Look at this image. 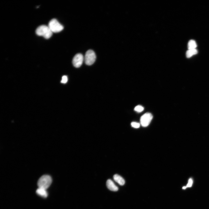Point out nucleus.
I'll list each match as a JSON object with an SVG mask.
<instances>
[{
  "mask_svg": "<svg viewBox=\"0 0 209 209\" xmlns=\"http://www.w3.org/2000/svg\"><path fill=\"white\" fill-rule=\"evenodd\" d=\"M197 46V44L195 41L193 40H190L188 43V49H196Z\"/></svg>",
  "mask_w": 209,
  "mask_h": 209,
  "instance_id": "11",
  "label": "nucleus"
},
{
  "mask_svg": "<svg viewBox=\"0 0 209 209\" xmlns=\"http://www.w3.org/2000/svg\"><path fill=\"white\" fill-rule=\"evenodd\" d=\"M106 185L107 188L110 190L116 191L118 190V188L115 184L113 182L111 179H108L106 182Z\"/></svg>",
  "mask_w": 209,
  "mask_h": 209,
  "instance_id": "7",
  "label": "nucleus"
},
{
  "mask_svg": "<svg viewBox=\"0 0 209 209\" xmlns=\"http://www.w3.org/2000/svg\"><path fill=\"white\" fill-rule=\"evenodd\" d=\"M186 186H184L183 187V189H185L186 188Z\"/></svg>",
  "mask_w": 209,
  "mask_h": 209,
  "instance_id": "16",
  "label": "nucleus"
},
{
  "mask_svg": "<svg viewBox=\"0 0 209 209\" xmlns=\"http://www.w3.org/2000/svg\"><path fill=\"white\" fill-rule=\"evenodd\" d=\"M52 33H57L62 31L63 26L55 19H53L49 22L48 25Z\"/></svg>",
  "mask_w": 209,
  "mask_h": 209,
  "instance_id": "3",
  "label": "nucleus"
},
{
  "mask_svg": "<svg viewBox=\"0 0 209 209\" xmlns=\"http://www.w3.org/2000/svg\"><path fill=\"white\" fill-rule=\"evenodd\" d=\"M153 116L149 113H146L142 115L140 118V122L141 125L143 127L148 126L150 123Z\"/></svg>",
  "mask_w": 209,
  "mask_h": 209,
  "instance_id": "5",
  "label": "nucleus"
},
{
  "mask_svg": "<svg viewBox=\"0 0 209 209\" xmlns=\"http://www.w3.org/2000/svg\"><path fill=\"white\" fill-rule=\"evenodd\" d=\"M134 109L135 111L140 112L143 111L144 108L142 106L138 105L136 106Z\"/></svg>",
  "mask_w": 209,
  "mask_h": 209,
  "instance_id": "12",
  "label": "nucleus"
},
{
  "mask_svg": "<svg viewBox=\"0 0 209 209\" xmlns=\"http://www.w3.org/2000/svg\"><path fill=\"white\" fill-rule=\"evenodd\" d=\"M52 179L50 176L44 175L41 176L39 179L37 184L38 188L46 190L51 185Z\"/></svg>",
  "mask_w": 209,
  "mask_h": 209,
  "instance_id": "2",
  "label": "nucleus"
},
{
  "mask_svg": "<svg viewBox=\"0 0 209 209\" xmlns=\"http://www.w3.org/2000/svg\"><path fill=\"white\" fill-rule=\"evenodd\" d=\"M84 60L83 55L80 53L76 54L74 57L72 63L74 66L76 68L80 67L82 65Z\"/></svg>",
  "mask_w": 209,
  "mask_h": 209,
  "instance_id": "6",
  "label": "nucleus"
},
{
  "mask_svg": "<svg viewBox=\"0 0 209 209\" xmlns=\"http://www.w3.org/2000/svg\"><path fill=\"white\" fill-rule=\"evenodd\" d=\"M68 81V78L67 76L66 75L63 76L62 77V79L61 80V82L62 83H66Z\"/></svg>",
  "mask_w": 209,
  "mask_h": 209,
  "instance_id": "14",
  "label": "nucleus"
},
{
  "mask_svg": "<svg viewBox=\"0 0 209 209\" xmlns=\"http://www.w3.org/2000/svg\"><path fill=\"white\" fill-rule=\"evenodd\" d=\"M192 183V180L191 179H190L186 187H190L191 186Z\"/></svg>",
  "mask_w": 209,
  "mask_h": 209,
  "instance_id": "15",
  "label": "nucleus"
},
{
  "mask_svg": "<svg viewBox=\"0 0 209 209\" xmlns=\"http://www.w3.org/2000/svg\"><path fill=\"white\" fill-rule=\"evenodd\" d=\"M131 126L135 128H138L140 126V124L137 122H132L131 123Z\"/></svg>",
  "mask_w": 209,
  "mask_h": 209,
  "instance_id": "13",
  "label": "nucleus"
},
{
  "mask_svg": "<svg viewBox=\"0 0 209 209\" xmlns=\"http://www.w3.org/2000/svg\"><path fill=\"white\" fill-rule=\"evenodd\" d=\"M35 32L37 35L42 36L46 39H49L53 34L48 26L44 25L38 26Z\"/></svg>",
  "mask_w": 209,
  "mask_h": 209,
  "instance_id": "1",
  "label": "nucleus"
},
{
  "mask_svg": "<svg viewBox=\"0 0 209 209\" xmlns=\"http://www.w3.org/2000/svg\"><path fill=\"white\" fill-rule=\"evenodd\" d=\"M197 51L196 49H188L186 52V55L187 58H189L197 54Z\"/></svg>",
  "mask_w": 209,
  "mask_h": 209,
  "instance_id": "10",
  "label": "nucleus"
},
{
  "mask_svg": "<svg viewBox=\"0 0 209 209\" xmlns=\"http://www.w3.org/2000/svg\"><path fill=\"white\" fill-rule=\"evenodd\" d=\"M96 58L95 53L93 51L88 50L86 53L84 58L85 63L88 65H92L95 62Z\"/></svg>",
  "mask_w": 209,
  "mask_h": 209,
  "instance_id": "4",
  "label": "nucleus"
},
{
  "mask_svg": "<svg viewBox=\"0 0 209 209\" xmlns=\"http://www.w3.org/2000/svg\"><path fill=\"white\" fill-rule=\"evenodd\" d=\"M113 178L115 181L121 185H123L125 183V181L124 179L121 176L117 174L114 175Z\"/></svg>",
  "mask_w": 209,
  "mask_h": 209,
  "instance_id": "8",
  "label": "nucleus"
},
{
  "mask_svg": "<svg viewBox=\"0 0 209 209\" xmlns=\"http://www.w3.org/2000/svg\"><path fill=\"white\" fill-rule=\"evenodd\" d=\"M37 194L44 198L46 197L48 195V193L46 190L38 188L36 191Z\"/></svg>",
  "mask_w": 209,
  "mask_h": 209,
  "instance_id": "9",
  "label": "nucleus"
}]
</instances>
